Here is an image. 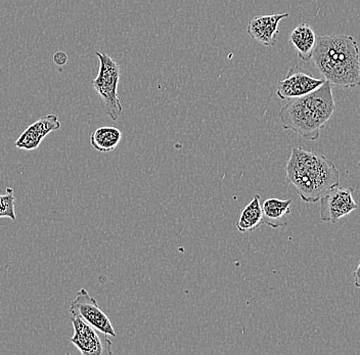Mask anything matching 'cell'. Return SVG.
I'll use <instances>...</instances> for the list:
<instances>
[{
  "mask_svg": "<svg viewBox=\"0 0 360 355\" xmlns=\"http://www.w3.org/2000/svg\"><path fill=\"white\" fill-rule=\"evenodd\" d=\"M311 60L330 85L344 89L360 86L359 46L352 36H317Z\"/></svg>",
  "mask_w": 360,
  "mask_h": 355,
  "instance_id": "obj_1",
  "label": "cell"
},
{
  "mask_svg": "<svg viewBox=\"0 0 360 355\" xmlns=\"http://www.w3.org/2000/svg\"><path fill=\"white\" fill-rule=\"evenodd\" d=\"M285 172L290 183L306 203H316L340 184L339 170L330 159L302 148H292Z\"/></svg>",
  "mask_w": 360,
  "mask_h": 355,
  "instance_id": "obj_2",
  "label": "cell"
},
{
  "mask_svg": "<svg viewBox=\"0 0 360 355\" xmlns=\"http://www.w3.org/2000/svg\"><path fill=\"white\" fill-rule=\"evenodd\" d=\"M335 110L332 85L326 81L316 91L290 101L281 108L278 117L283 129L291 130L303 138L316 141Z\"/></svg>",
  "mask_w": 360,
  "mask_h": 355,
  "instance_id": "obj_3",
  "label": "cell"
},
{
  "mask_svg": "<svg viewBox=\"0 0 360 355\" xmlns=\"http://www.w3.org/2000/svg\"><path fill=\"white\" fill-rule=\"evenodd\" d=\"M96 55L100 60V69L96 79L92 81V86L100 98L103 112L112 121H117L123 113V105L118 96L120 64L107 53L96 51Z\"/></svg>",
  "mask_w": 360,
  "mask_h": 355,
  "instance_id": "obj_4",
  "label": "cell"
},
{
  "mask_svg": "<svg viewBox=\"0 0 360 355\" xmlns=\"http://www.w3.org/2000/svg\"><path fill=\"white\" fill-rule=\"evenodd\" d=\"M74 328L71 343L82 355H111L112 341L109 335L98 331L76 316H70Z\"/></svg>",
  "mask_w": 360,
  "mask_h": 355,
  "instance_id": "obj_5",
  "label": "cell"
},
{
  "mask_svg": "<svg viewBox=\"0 0 360 355\" xmlns=\"http://www.w3.org/2000/svg\"><path fill=\"white\" fill-rule=\"evenodd\" d=\"M70 314L78 316L98 331L116 337V331L111 321L98 306L96 299L91 297L85 289L79 290L76 294V298L72 301L70 306Z\"/></svg>",
  "mask_w": 360,
  "mask_h": 355,
  "instance_id": "obj_6",
  "label": "cell"
},
{
  "mask_svg": "<svg viewBox=\"0 0 360 355\" xmlns=\"http://www.w3.org/2000/svg\"><path fill=\"white\" fill-rule=\"evenodd\" d=\"M353 188L337 186L321 198V219L337 224L359 208L353 199Z\"/></svg>",
  "mask_w": 360,
  "mask_h": 355,
  "instance_id": "obj_7",
  "label": "cell"
},
{
  "mask_svg": "<svg viewBox=\"0 0 360 355\" xmlns=\"http://www.w3.org/2000/svg\"><path fill=\"white\" fill-rule=\"evenodd\" d=\"M326 81L325 78L314 77L300 66H294L289 70L285 79L278 81L276 94L281 100L301 98L316 91Z\"/></svg>",
  "mask_w": 360,
  "mask_h": 355,
  "instance_id": "obj_8",
  "label": "cell"
},
{
  "mask_svg": "<svg viewBox=\"0 0 360 355\" xmlns=\"http://www.w3.org/2000/svg\"><path fill=\"white\" fill-rule=\"evenodd\" d=\"M60 128L58 116L53 114L46 115L27 128L15 141V148L24 150H33L39 147L40 143L49 134Z\"/></svg>",
  "mask_w": 360,
  "mask_h": 355,
  "instance_id": "obj_9",
  "label": "cell"
},
{
  "mask_svg": "<svg viewBox=\"0 0 360 355\" xmlns=\"http://www.w3.org/2000/svg\"><path fill=\"white\" fill-rule=\"evenodd\" d=\"M288 17H290L289 13L254 17L248 25V34L262 46H274L276 44V36L280 33L278 25L281 20Z\"/></svg>",
  "mask_w": 360,
  "mask_h": 355,
  "instance_id": "obj_10",
  "label": "cell"
},
{
  "mask_svg": "<svg viewBox=\"0 0 360 355\" xmlns=\"http://www.w3.org/2000/svg\"><path fill=\"white\" fill-rule=\"evenodd\" d=\"M292 200H281L269 198L263 202L262 222L272 228H285L289 224V217L291 213Z\"/></svg>",
  "mask_w": 360,
  "mask_h": 355,
  "instance_id": "obj_11",
  "label": "cell"
},
{
  "mask_svg": "<svg viewBox=\"0 0 360 355\" xmlns=\"http://www.w3.org/2000/svg\"><path fill=\"white\" fill-rule=\"evenodd\" d=\"M317 36L308 24L298 25L290 35V44L296 49L298 57L304 62H309L316 46Z\"/></svg>",
  "mask_w": 360,
  "mask_h": 355,
  "instance_id": "obj_12",
  "label": "cell"
},
{
  "mask_svg": "<svg viewBox=\"0 0 360 355\" xmlns=\"http://www.w3.org/2000/svg\"><path fill=\"white\" fill-rule=\"evenodd\" d=\"M122 139V132L118 128L103 127L98 128L90 136L92 147L101 153L112 152L118 147Z\"/></svg>",
  "mask_w": 360,
  "mask_h": 355,
  "instance_id": "obj_13",
  "label": "cell"
},
{
  "mask_svg": "<svg viewBox=\"0 0 360 355\" xmlns=\"http://www.w3.org/2000/svg\"><path fill=\"white\" fill-rule=\"evenodd\" d=\"M260 195H254L249 205L245 207L240 219L236 222V228L240 233H247L257 228L262 224V208L260 204Z\"/></svg>",
  "mask_w": 360,
  "mask_h": 355,
  "instance_id": "obj_14",
  "label": "cell"
},
{
  "mask_svg": "<svg viewBox=\"0 0 360 355\" xmlns=\"http://www.w3.org/2000/svg\"><path fill=\"white\" fill-rule=\"evenodd\" d=\"M11 218V220L17 219L15 217V198L13 195V188H6V195H0V218Z\"/></svg>",
  "mask_w": 360,
  "mask_h": 355,
  "instance_id": "obj_15",
  "label": "cell"
},
{
  "mask_svg": "<svg viewBox=\"0 0 360 355\" xmlns=\"http://www.w3.org/2000/svg\"><path fill=\"white\" fill-rule=\"evenodd\" d=\"M53 62L56 63L58 66H64L68 62V56L64 51H58L53 55Z\"/></svg>",
  "mask_w": 360,
  "mask_h": 355,
  "instance_id": "obj_16",
  "label": "cell"
},
{
  "mask_svg": "<svg viewBox=\"0 0 360 355\" xmlns=\"http://www.w3.org/2000/svg\"><path fill=\"white\" fill-rule=\"evenodd\" d=\"M353 276H354L355 286L360 290V264L356 267V269H355Z\"/></svg>",
  "mask_w": 360,
  "mask_h": 355,
  "instance_id": "obj_17",
  "label": "cell"
},
{
  "mask_svg": "<svg viewBox=\"0 0 360 355\" xmlns=\"http://www.w3.org/2000/svg\"><path fill=\"white\" fill-rule=\"evenodd\" d=\"M359 167H360V161H359Z\"/></svg>",
  "mask_w": 360,
  "mask_h": 355,
  "instance_id": "obj_18",
  "label": "cell"
}]
</instances>
